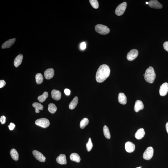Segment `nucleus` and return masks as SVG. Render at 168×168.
Returning <instances> with one entry per match:
<instances>
[{"instance_id":"20","label":"nucleus","mask_w":168,"mask_h":168,"mask_svg":"<svg viewBox=\"0 0 168 168\" xmlns=\"http://www.w3.org/2000/svg\"><path fill=\"white\" fill-rule=\"evenodd\" d=\"M32 106L35 108V112L37 113L40 112V110H42L43 109V105L41 104V103H37V102H35L33 103Z\"/></svg>"},{"instance_id":"3","label":"nucleus","mask_w":168,"mask_h":168,"mask_svg":"<svg viewBox=\"0 0 168 168\" xmlns=\"http://www.w3.org/2000/svg\"><path fill=\"white\" fill-rule=\"evenodd\" d=\"M96 31L98 33L102 35L108 34L110 32V29L107 26L102 24H98L95 27Z\"/></svg>"},{"instance_id":"26","label":"nucleus","mask_w":168,"mask_h":168,"mask_svg":"<svg viewBox=\"0 0 168 168\" xmlns=\"http://www.w3.org/2000/svg\"><path fill=\"white\" fill-rule=\"evenodd\" d=\"M35 78L36 82L38 84H41L43 81V75L40 73H37L36 75Z\"/></svg>"},{"instance_id":"28","label":"nucleus","mask_w":168,"mask_h":168,"mask_svg":"<svg viewBox=\"0 0 168 168\" xmlns=\"http://www.w3.org/2000/svg\"><path fill=\"white\" fill-rule=\"evenodd\" d=\"M89 122V120L88 118H85L83 119L80 122V127L82 129L85 128V127L88 124Z\"/></svg>"},{"instance_id":"24","label":"nucleus","mask_w":168,"mask_h":168,"mask_svg":"<svg viewBox=\"0 0 168 168\" xmlns=\"http://www.w3.org/2000/svg\"><path fill=\"white\" fill-rule=\"evenodd\" d=\"M57 107L54 103H51L48 105V110L51 114H54L57 111Z\"/></svg>"},{"instance_id":"7","label":"nucleus","mask_w":168,"mask_h":168,"mask_svg":"<svg viewBox=\"0 0 168 168\" xmlns=\"http://www.w3.org/2000/svg\"><path fill=\"white\" fill-rule=\"evenodd\" d=\"M138 54L137 50L133 49L131 50L127 56V59L129 61L134 60L137 57Z\"/></svg>"},{"instance_id":"37","label":"nucleus","mask_w":168,"mask_h":168,"mask_svg":"<svg viewBox=\"0 0 168 168\" xmlns=\"http://www.w3.org/2000/svg\"><path fill=\"white\" fill-rule=\"evenodd\" d=\"M166 131H167V132L168 134V122H167V123H166Z\"/></svg>"},{"instance_id":"36","label":"nucleus","mask_w":168,"mask_h":168,"mask_svg":"<svg viewBox=\"0 0 168 168\" xmlns=\"http://www.w3.org/2000/svg\"><path fill=\"white\" fill-rule=\"evenodd\" d=\"M64 92L66 95L69 96L70 93V91L68 89H66L64 90Z\"/></svg>"},{"instance_id":"35","label":"nucleus","mask_w":168,"mask_h":168,"mask_svg":"<svg viewBox=\"0 0 168 168\" xmlns=\"http://www.w3.org/2000/svg\"><path fill=\"white\" fill-rule=\"evenodd\" d=\"M6 83L4 80H1L0 81V88L4 87L6 85Z\"/></svg>"},{"instance_id":"31","label":"nucleus","mask_w":168,"mask_h":168,"mask_svg":"<svg viewBox=\"0 0 168 168\" xmlns=\"http://www.w3.org/2000/svg\"><path fill=\"white\" fill-rule=\"evenodd\" d=\"M6 121V117L4 116H1L0 118V122L2 124H4L5 123Z\"/></svg>"},{"instance_id":"38","label":"nucleus","mask_w":168,"mask_h":168,"mask_svg":"<svg viewBox=\"0 0 168 168\" xmlns=\"http://www.w3.org/2000/svg\"><path fill=\"white\" fill-rule=\"evenodd\" d=\"M146 4H149V2H146Z\"/></svg>"},{"instance_id":"17","label":"nucleus","mask_w":168,"mask_h":168,"mask_svg":"<svg viewBox=\"0 0 168 168\" xmlns=\"http://www.w3.org/2000/svg\"><path fill=\"white\" fill-rule=\"evenodd\" d=\"M145 134V131L144 129H139L135 134V137L137 139H140L144 137Z\"/></svg>"},{"instance_id":"29","label":"nucleus","mask_w":168,"mask_h":168,"mask_svg":"<svg viewBox=\"0 0 168 168\" xmlns=\"http://www.w3.org/2000/svg\"><path fill=\"white\" fill-rule=\"evenodd\" d=\"M89 1L91 5L95 9L98 8L99 5L98 1H97V0H90Z\"/></svg>"},{"instance_id":"25","label":"nucleus","mask_w":168,"mask_h":168,"mask_svg":"<svg viewBox=\"0 0 168 168\" xmlns=\"http://www.w3.org/2000/svg\"><path fill=\"white\" fill-rule=\"evenodd\" d=\"M48 92H45L42 95L39 96L38 98V100L41 103H43L46 100L47 98H48Z\"/></svg>"},{"instance_id":"30","label":"nucleus","mask_w":168,"mask_h":168,"mask_svg":"<svg viewBox=\"0 0 168 168\" xmlns=\"http://www.w3.org/2000/svg\"><path fill=\"white\" fill-rule=\"evenodd\" d=\"M86 147L88 151V152L90 151L93 147V144L90 138H89V141L86 144Z\"/></svg>"},{"instance_id":"40","label":"nucleus","mask_w":168,"mask_h":168,"mask_svg":"<svg viewBox=\"0 0 168 168\" xmlns=\"http://www.w3.org/2000/svg\"><path fill=\"white\" fill-rule=\"evenodd\" d=\"M139 167H141V166H140Z\"/></svg>"},{"instance_id":"9","label":"nucleus","mask_w":168,"mask_h":168,"mask_svg":"<svg viewBox=\"0 0 168 168\" xmlns=\"http://www.w3.org/2000/svg\"><path fill=\"white\" fill-rule=\"evenodd\" d=\"M168 92V83H165L160 87L159 93L161 96H164L167 95Z\"/></svg>"},{"instance_id":"15","label":"nucleus","mask_w":168,"mask_h":168,"mask_svg":"<svg viewBox=\"0 0 168 168\" xmlns=\"http://www.w3.org/2000/svg\"><path fill=\"white\" fill-rule=\"evenodd\" d=\"M16 41V39L15 38L9 39V40L6 41L3 44L2 46V49L8 48H10L13 45Z\"/></svg>"},{"instance_id":"11","label":"nucleus","mask_w":168,"mask_h":168,"mask_svg":"<svg viewBox=\"0 0 168 168\" xmlns=\"http://www.w3.org/2000/svg\"><path fill=\"white\" fill-rule=\"evenodd\" d=\"M135 145L132 142L128 141L125 144V147L126 151L129 153H132L135 150Z\"/></svg>"},{"instance_id":"8","label":"nucleus","mask_w":168,"mask_h":168,"mask_svg":"<svg viewBox=\"0 0 168 168\" xmlns=\"http://www.w3.org/2000/svg\"><path fill=\"white\" fill-rule=\"evenodd\" d=\"M33 154L36 159L41 162H45L46 160V158L40 153L37 150H34L33 151Z\"/></svg>"},{"instance_id":"23","label":"nucleus","mask_w":168,"mask_h":168,"mask_svg":"<svg viewBox=\"0 0 168 168\" xmlns=\"http://www.w3.org/2000/svg\"><path fill=\"white\" fill-rule=\"evenodd\" d=\"M70 158L72 161H75L77 163H79L81 161V158L77 153H73L71 154Z\"/></svg>"},{"instance_id":"32","label":"nucleus","mask_w":168,"mask_h":168,"mask_svg":"<svg viewBox=\"0 0 168 168\" xmlns=\"http://www.w3.org/2000/svg\"><path fill=\"white\" fill-rule=\"evenodd\" d=\"M8 126L9 129L10 130V131H12V130H13L14 128H15V124L12 123H11L10 124V125H8Z\"/></svg>"},{"instance_id":"34","label":"nucleus","mask_w":168,"mask_h":168,"mask_svg":"<svg viewBox=\"0 0 168 168\" xmlns=\"http://www.w3.org/2000/svg\"><path fill=\"white\" fill-rule=\"evenodd\" d=\"M163 47H164V49L166 51L168 52V41L164 42V44H163Z\"/></svg>"},{"instance_id":"1","label":"nucleus","mask_w":168,"mask_h":168,"mask_svg":"<svg viewBox=\"0 0 168 168\" xmlns=\"http://www.w3.org/2000/svg\"><path fill=\"white\" fill-rule=\"evenodd\" d=\"M110 70L107 65H102L97 70L96 75V79L98 83H102L105 81L109 76Z\"/></svg>"},{"instance_id":"14","label":"nucleus","mask_w":168,"mask_h":168,"mask_svg":"<svg viewBox=\"0 0 168 168\" xmlns=\"http://www.w3.org/2000/svg\"><path fill=\"white\" fill-rule=\"evenodd\" d=\"M144 105L142 102L140 100H137L135 102L134 110L135 112H138L140 110L143 109Z\"/></svg>"},{"instance_id":"16","label":"nucleus","mask_w":168,"mask_h":168,"mask_svg":"<svg viewBox=\"0 0 168 168\" xmlns=\"http://www.w3.org/2000/svg\"><path fill=\"white\" fill-rule=\"evenodd\" d=\"M56 161L58 164L62 165L67 164L66 156L65 154H61L56 159Z\"/></svg>"},{"instance_id":"5","label":"nucleus","mask_w":168,"mask_h":168,"mask_svg":"<svg viewBox=\"0 0 168 168\" xmlns=\"http://www.w3.org/2000/svg\"><path fill=\"white\" fill-rule=\"evenodd\" d=\"M127 4L126 2H123L120 4L116 8L115 13L117 16H121L125 12L127 7Z\"/></svg>"},{"instance_id":"27","label":"nucleus","mask_w":168,"mask_h":168,"mask_svg":"<svg viewBox=\"0 0 168 168\" xmlns=\"http://www.w3.org/2000/svg\"><path fill=\"white\" fill-rule=\"evenodd\" d=\"M103 131L105 137L108 139H110L111 138L110 134L109 129L106 125H105L103 127Z\"/></svg>"},{"instance_id":"12","label":"nucleus","mask_w":168,"mask_h":168,"mask_svg":"<svg viewBox=\"0 0 168 168\" xmlns=\"http://www.w3.org/2000/svg\"><path fill=\"white\" fill-rule=\"evenodd\" d=\"M44 75L47 79H50L53 78L54 75V70L53 68L47 69L44 72Z\"/></svg>"},{"instance_id":"22","label":"nucleus","mask_w":168,"mask_h":168,"mask_svg":"<svg viewBox=\"0 0 168 168\" xmlns=\"http://www.w3.org/2000/svg\"><path fill=\"white\" fill-rule=\"evenodd\" d=\"M11 157L14 160L18 161L19 158V154L18 152L15 149H12L10 152Z\"/></svg>"},{"instance_id":"13","label":"nucleus","mask_w":168,"mask_h":168,"mask_svg":"<svg viewBox=\"0 0 168 168\" xmlns=\"http://www.w3.org/2000/svg\"><path fill=\"white\" fill-rule=\"evenodd\" d=\"M51 95L53 99L56 101H59L60 100L62 96L60 92L56 89H54L52 91Z\"/></svg>"},{"instance_id":"39","label":"nucleus","mask_w":168,"mask_h":168,"mask_svg":"<svg viewBox=\"0 0 168 168\" xmlns=\"http://www.w3.org/2000/svg\"><path fill=\"white\" fill-rule=\"evenodd\" d=\"M136 168H142L140 167H136Z\"/></svg>"},{"instance_id":"33","label":"nucleus","mask_w":168,"mask_h":168,"mask_svg":"<svg viewBox=\"0 0 168 168\" xmlns=\"http://www.w3.org/2000/svg\"><path fill=\"white\" fill-rule=\"evenodd\" d=\"M80 47V48L82 50L85 49L86 48V44L85 42H83L81 43Z\"/></svg>"},{"instance_id":"10","label":"nucleus","mask_w":168,"mask_h":168,"mask_svg":"<svg viewBox=\"0 0 168 168\" xmlns=\"http://www.w3.org/2000/svg\"><path fill=\"white\" fill-rule=\"evenodd\" d=\"M148 5L151 8L156 9H161L162 5L159 2L156 0H151L149 1Z\"/></svg>"},{"instance_id":"18","label":"nucleus","mask_w":168,"mask_h":168,"mask_svg":"<svg viewBox=\"0 0 168 168\" xmlns=\"http://www.w3.org/2000/svg\"><path fill=\"white\" fill-rule=\"evenodd\" d=\"M23 56L22 54H20L17 56L14 61V65L15 67H17L21 65L22 62Z\"/></svg>"},{"instance_id":"21","label":"nucleus","mask_w":168,"mask_h":168,"mask_svg":"<svg viewBox=\"0 0 168 168\" xmlns=\"http://www.w3.org/2000/svg\"><path fill=\"white\" fill-rule=\"evenodd\" d=\"M78 103V98L77 97H75L72 101L70 102L69 105V108L70 109H74L77 105Z\"/></svg>"},{"instance_id":"6","label":"nucleus","mask_w":168,"mask_h":168,"mask_svg":"<svg viewBox=\"0 0 168 168\" xmlns=\"http://www.w3.org/2000/svg\"><path fill=\"white\" fill-rule=\"evenodd\" d=\"M154 153V150L153 147H147L144 152L143 158L146 160H149L153 157Z\"/></svg>"},{"instance_id":"19","label":"nucleus","mask_w":168,"mask_h":168,"mask_svg":"<svg viewBox=\"0 0 168 168\" xmlns=\"http://www.w3.org/2000/svg\"><path fill=\"white\" fill-rule=\"evenodd\" d=\"M119 103L122 105H125L127 103V98L126 96L123 93H119L118 97Z\"/></svg>"},{"instance_id":"4","label":"nucleus","mask_w":168,"mask_h":168,"mask_svg":"<svg viewBox=\"0 0 168 168\" xmlns=\"http://www.w3.org/2000/svg\"><path fill=\"white\" fill-rule=\"evenodd\" d=\"M36 125L43 128H46L49 126L50 122L48 119L42 118L37 119L35 122Z\"/></svg>"},{"instance_id":"2","label":"nucleus","mask_w":168,"mask_h":168,"mask_svg":"<svg viewBox=\"0 0 168 168\" xmlns=\"http://www.w3.org/2000/svg\"><path fill=\"white\" fill-rule=\"evenodd\" d=\"M144 78L146 81L152 84L154 81L156 77L154 69L152 67H150L146 70Z\"/></svg>"}]
</instances>
